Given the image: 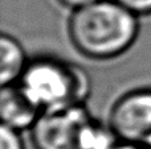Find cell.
Masks as SVG:
<instances>
[{"instance_id": "obj_2", "label": "cell", "mask_w": 151, "mask_h": 149, "mask_svg": "<svg viewBox=\"0 0 151 149\" xmlns=\"http://www.w3.org/2000/svg\"><path fill=\"white\" fill-rule=\"evenodd\" d=\"M31 131L36 149H107L115 143L82 104L42 111Z\"/></svg>"}, {"instance_id": "obj_4", "label": "cell", "mask_w": 151, "mask_h": 149, "mask_svg": "<svg viewBox=\"0 0 151 149\" xmlns=\"http://www.w3.org/2000/svg\"><path fill=\"white\" fill-rule=\"evenodd\" d=\"M109 129L117 141L151 149V90L119 98L110 111Z\"/></svg>"}, {"instance_id": "obj_9", "label": "cell", "mask_w": 151, "mask_h": 149, "mask_svg": "<svg viewBox=\"0 0 151 149\" xmlns=\"http://www.w3.org/2000/svg\"><path fill=\"white\" fill-rule=\"evenodd\" d=\"M63 5L69 8H73V9H78V8H82L85 5H89L94 1H98V0H58Z\"/></svg>"}, {"instance_id": "obj_8", "label": "cell", "mask_w": 151, "mask_h": 149, "mask_svg": "<svg viewBox=\"0 0 151 149\" xmlns=\"http://www.w3.org/2000/svg\"><path fill=\"white\" fill-rule=\"evenodd\" d=\"M114 1L135 15L151 13V0H114Z\"/></svg>"}, {"instance_id": "obj_5", "label": "cell", "mask_w": 151, "mask_h": 149, "mask_svg": "<svg viewBox=\"0 0 151 149\" xmlns=\"http://www.w3.org/2000/svg\"><path fill=\"white\" fill-rule=\"evenodd\" d=\"M41 110L31 100L20 84L3 86L0 94L1 124L16 131L32 128Z\"/></svg>"}, {"instance_id": "obj_6", "label": "cell", "mask_w": 151, "mask_h": 149, "mask_svg": "<svg viewBox=\"0 0 151 149\" xmlns=\"http://www.w3.org/2000/svg\"><path fill=\"white\" fill-rule=\"evenodd\" d=\"M27 69L25 54L15 38L3 34L0 38V82L1 86L16 83Z\"/></svg>"}, {"instance_id": "obj_1", "label": "cell", "mask_w": 151, "mask_h": 149, "mask_svg": "<svg viewBox=\"0 0 151 149\" xmlns=\"http://www.w3.org/2000/svg\"><path fill=\"white\" fill-rule=\"evenodd\" d=\"M135 16L114 0H98L74 9L69 20V36L76 49L86 57L111 58L125 52L135 40Z\"/></svg>"}, {"instance_id": "obj_10", "label": "cell", "mask_w": 151, "mask_h": 149, "mask_svg": "<svg viewBox=\"0 0 151 149\" xmlns=\"http://www.w3.org/2000/svg\"><path fill=\"white\" fill-rule=\"evenodd\" d=\"M107 149H149L145 147H139V145L129 144V143H122V141H115L113 145H110Z\"/></svg>"}, {"instance_id": "obj_7", "label": "cell", "mask_w": 151, "mask_h": 149, "mask_svg": "<svg viewBox=\"0 0 151 149\" xmlns=\"http://www.w3.org/2000/svg\"><path fill=\"white\" fill-rule=\"evenodd\" d=\"M0 148L1 149H23V143L19 136V131L7 126L0 127Z\"/></svg>"}, {"instance_id": "obj_3", "label": "cell", "mask_w": 151, "mask_h": 149, "mask_svg": "<svg viewBox=\"0 0 151 149\" xmlns=\"http://www.w3.org/2000/svg\"><path fill=\"white\" fill-rule=\"evenodd\" d=\"M19 84L41 112L81 104L88 90L80 69L53 58H40L27 65Z\"/></svg>"}]
</instances>
